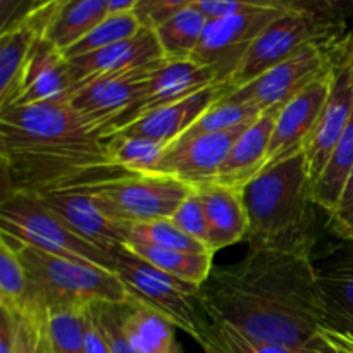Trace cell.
Segmentation results:
<instances>
[{
	"label": "cell",
	"instance_id": "16",
	"mask_svg": "<svg viewBox=\"0 0 353 353\" xmlns=\"http://www.w3.org/2000/svg\"><path fill=\"white\" fill-rule=\"evenodd\" d=\"M223 79L228 78L216 69L199 64L192 59H186V61L162 59L152 68L147 81V90H145L141 100L131 110L130 116L124 119V123L119 128H116L112 133L133 123L137 117L148 112V110L188 99V97L195 95V93L202 92V90L209 88L210 85L223 81Z\"/></svg>",
	"mask_w": 353,
	"mask_h": 353
},
{
	"label": "cell",
	"instance_id": "27",
	"mask_svg": "<svg viewBox=\"0 0 353 353\" xmlns=\"http://www.w3.org/2000/svg\"><path fill=\"white\" fill-rule=\"evenodd\" d=\"M353 168V112L343 134L338 140L326 168L321 172L319 179L312 188L314 205L326 210L327 216L336 209L340 196L343 193L345 183Z\"/></svg>",
	"mask_w": 353,
	"mask_h": 353
},
{
	"label": "cell",
	"instance_id": "37",
	"mask_svg": "<svg viewBox=\"0 0 353 353\" xmlns=\"http://www.w3.org/2000/svg\"><path fill=\"white\" fill-rule=\"evenodd\" d=\"M195 2L196 0H140L133 14L141 28L155 31L176 14L195 6Z\"/></svg>",
	"mask_w": 353,
	"mask_h": 353
},
{
	"label": "cell",
	"instance_id": "24",
	"mask_svg": "<svg viewBox=\"0 0 353 353\" xmlns=\"http://www.w3.org/2000/svg\"><path fill=\"white\" fill-rule=\"evenodd\" d=\"M317 283L330 326L353 334V255L317 268Z\"/></svg>",
	"mask_w": 353,
	"mask_h": 353
},
{
	"label": "cell",
	"instance_id": "39",
	"mask_svg": "<svg viewBox=\"0 0 353 353\" xmlns=\"http://www.w3.org/2000/svg\"><path fill=\"white\" fill-rule=\"evenodd\" d=\"M300 353H353V334L326 326L302 348Z\"/></svg>",
	"mask_w": 353,
	"mask_h": 353
},
{
	"label": "cell",
	"instance_id": "46",
	"mask_svg": "<svg viewBox=\"0 0 353 353\" xmlns=\"http://www.w3.org/2000/svg\"><path fill=\"white\" fill-rule=\"evenodd\" d=\"M140 0H109L110 14L116 12H133Z\"/></svg>",
	"mask_w": 353,
	"mask_h": 353
},
{
	"label": "cell",
	"instance_id": "12",
	"mask_svg": "<svg viewBox=\"0 0 353 353\" xmlns=\"http://www.w3.org/2000/svg\"><path fill=\"white\" fill-rule=\"evenodd\" d=\"M37 196L45 207L57 214L74 233L85 238L109 257L128 243V224L109 219L81 183L30 193Z\"/></svg>",
	"mask_w": 353,
	"mask_h": 353
},
{
	"label": "cell",
	"instance_id": "5",
	"mask_svg": "<svg viewBox=\"0 0 353 353\" xmlns=\"http://www.w3.org/2000/svg\"><path fill=\"white\" fill-rule=\"evenodd\" d=\"M81 186L109 219L123 224L171 217L193 188L179 179L159 174L114 171Z\"/></svg>",
	"mask_w": 353,
	"mask_h": 353
},
{
	"label": "cell",
	"instance_id": "1",
	"mask_svg": "<svg viewBox=\"0 0 353 353\" xmlns=\"http://www.w3.org/2000/svg\"><path fill=\"white\" fill-rule=\"evenodd\" d=\"M312 226L250 245L234 264L214 268L200 286V305L214 319L265 343L302 350L330 326L312 261Z\"/></svg>",
	"mask_w": 353,
	"mask_h": 353
},
{
	"label": "cell",
	"instance_id": "9",
	"mask_svg": "<svg viewBox=\"0 0 353 353\" xmlns=\"http://www.w3.org/2000/svg\"><path fill=\"white\" fill-rule=\"evenodd\" d=\"M350 28L316 12L283 14L272 21L252 43L236 71L228 79V88L230 92L240 88L292 55L299 54L310 43L340 37Z\"/></svg>",
	"mask_w": 353,
	"mask_h": 353
},
{
	"label": "cell",
	"instance_id": "43",
	"mask_svg": "<svg viewBox=\"0 0 353 353\" xmlns=\"http://www.w3.org/2000/svg\"><path fill=\"white\" fill-rule=\"evenodd\" d=\"M0 353H19L16 316L3 309H0Z\"/></svg>",
	"mask_w": 353,
	"mask_h": 353
},
{
	"label": "cell",
	"instance_id": "7",
	"mask_svg": "<svg viewBox=\"0 0 353 353\" xmlns=\"http://www.w3.org/2000/svg\"><path fill=\"white\" fill-rule=\"evenodd\" d=\"M348 33L316 41L292 55L281 64L265 71L254 81L228 92L226 99L247 102L257 107L262 114L279 110L286 102L302 93L327 72L334 71L343 59L348 45Z\"/></svg>",
	"mask_w": 353,
	"mask_h": 353
},
{
	"label": "cell",
	"instance_id": "32",
	"mask_svg": "<svg viewBox=\"0 0 353 353\" xmlns=\"http://www.w3.org/2000/svg\"><path fill=\"white\" fill-rule=\"evenodd\" d=\"M169 145L141 137H109V157L116 168L134 174H152Z\"/></svg>",
	"mask_w": 353,
	"mask_h": 353
},
{
	"label": "cell",
	"instance_id": "30",
	"mask_svg": "<svg viewBox=\"0 0 353 353\" xmlns=\"http://www.w3.org/2000/svg\"><path fill=\"white\" fill-rule=\"evenodd\" d=\"M196 343L202 347L203 353H300L281 345L255 340L238 327L209 317L207 314Z\"/></svg>",
	"mask_w": 353,
	"mask_h": 353
},
{
	"label": "cell",
	"instance_id": "22",
	"mask_svg": "<svg viewBox=\"0 0 353 353\" xmlns=\"http://www.w3.org/2000/svg\"><path fill=\"white\" fill-rule=\"evenodd\" d=\"M121 330L126 340L141 353H183L174 323L145 302L123 305Z\"/></svg>",
	"mask_w": 353,
	"mask_h": 353
},
{
	"label": "cell",
	"instance_id": "8",
	"mask_svg": "<svg viewBox=\"0 0 353 353\" xmlns=\"http://www.w3.org/2000/svg\"><path fill=\"white\" fill-rule=\"evenodd\" d=\"M112 261L114 272L138 296V300L157 309L171 319L178 330L199 341L205 319L199 299L200 286L181 281L154 268L128 247L114 252Z\"/></svg>",
	"mask_w": 353,
	"mask_h": 353
},
{
	"label": "cell",
	"instance_id": "48",
	"mask_svg": "<svg viewBox=\"0 0 353 353\" xmlns=\"http://www.w3.org/2000/svg\"><path fill=\"white\" fill-rule=\"evenodd\" d=\"M352 28H353V24H352Z\"/></svg>",
	"mask_w": 353,
	"mask_h": 353
},
{
	"label": "cell",
	"instance_id": "11",
	"mask_svg": "<svg viewBox=\"0 0 353 353\" xmlns=\"http://www.w3.org/2000/svg\"><path fill=\"white\" fill-rule=\"evenodd\" d=\"M283 14L286 12L257 9L209 19L192 61L216 69L230 79L259 34Z\"/></svg>",
	"mask_w": 353,
	"mask_h": 353
},
{
	"label": "cell",
	"instance_id": "38",
	"mask_svg": "<svg viewBox=\"0 0 353 353\" xmlns=\"http://www.w3.org/2000/svg\"><path fill=\"white\" fill-rule=\"evenodd\" d=\"M97 316H99L100 324H102L103 331H105L107 338L110 341L114 353H141L138 352L121 330V312H123V305H110V303H95Z\"/></svg>",
	"mask_w": 353,
	"mask_h": 353
},
{
	"label": "cell",
	"instance_id": "41",
	"mask_svg": "<svg viewBox=\"0 0 353 353\" xmlns=\"http://www.w3.org/2000/svg\"><path fill=\"white\" fill-rule=\"evenodd\" d=\"M86 350L88 353H114L109 338L97 316L95 303L86 309Z\"/></svg>",
	"mask_w": 353,
	"mask_h": 353
},
{
	"label": "cell",
	"instance_id": "36",
	"mask_svg": "<svg viewBox=\"0 0 353 353\" xmlns=\"http://www.w3.org/2000/svg\"><path fill=\"white\" fill-rule=\"evenodd\" d=\"M171 219L174 221V224H178V226L181 228L186 234H190L192 238H195L196 241H200L202 245H205V247L210 250L209 223H207L205 210H203V205H202V202H200L199 195H196L195 188H193V192L190 193L185 200H183L181 205L174 210V214L171 216Z\"/></svg>",
	"mask_w": 353,
	"mask_h": 353
},
{
	"label": "cell",
	"instance_id": "29",
	"mask_svg": "<svg viewBox=\"0 0 353 353\" xmlns=\"http://www.w3.org/2000/svg\"><path fill=\"white\" fill-rule=\"evenodd\" d=\"M207 23L209 19L205 14L200 12L196 7H188L159 26L155 34L161 43L164 59L168 61L192 59L193 52L196 50L202 40Z\"/></svg>",
	"mask_w": 353,
	"mask_h": 353
},
{
	"label": "cell",
	"instance_id": "6",
	"mask_svg": "<svg viewBox=\"0 0 353 353\" xmlns=\"http://www.w3.org/2000/svg\"><path fill=\"white\" fill-rule=\"evenodd\" d=\"M0 231L50 255L114 271L112 257L74 233L30 193L6 192L0 205Z\"/></svg>",
	"mask_w": 353,
	"mask_h": 353
},
{
	"label": "cell",
	"instance_id": "47",
	"mask_svg": "<svg viewBox=\"0 0 353 353\" xmlns=\"http://www.w3.org/2000/svg\"><path fill=\"white\" fill-rule=\"evenodd\" d=\"M350 31H352V37H353V28H350Z\"/></svg>",
	"mask_w": 353,
	"mask_h": 353
},
{
	"label": "cell",
	"instance_id": "44",
	"mask_svg": "<svg viewBox=\"0 0 353 353\" xmlns=\"http://www.w3.org/2000/svg\"><path fill=\"white\" fill-rule=\"evenodd\" d=\"M350 216H353V168L348 174L347 183H345L343 193H341L336 209L333 210V214H330V224L341 223Z\"/></svg>",
	"mask_w": 353,
	"mask_h": 353
},
{
	"label": "cell",
	"instance_id": "26",
	"mask_svg": "<svg viewBox=\"0 0 353 353\" xmlns=\"http://www.w3.org/2000/svg\"><path fill=\"white\" fill-rule=\"evenodd\" d=\"M45 334L50 353H88L86 350V309L79 303L43 307Z\"/></svg>",
	"mask_w": 353,
	"mask_h": 353
},
{
	"label": "cell",
	"instance_id": "40",
	"mask_svg": "<svg viewBox=\"0 0 353 353\" xmlns=\"http://www.w3.org/2000/svg\"><path fill=\"white\" fill-rule=\"evenodd\" d=\"M312 12L321 14L338 24H353V0H305Z\"/></svg>",
	"mask_w": 353,
	"mask_h": 353
},
{
	"label": "cell",
	"instance_id": "34",
	"mask_svg": "<svg viewBox=\"0 0 353 353\" xmlns=\"http://www.w3.org/2000/svg\"><path fill=\"white\" fill-rule=\"evenodd\" d=\"M141 30V24L134 17L133 12H116L109 14L97 28H93L86 37H83L78 43L65 48L62 54L65 59L81 57L92 52L102 50L110 45L123 41L126 38L134 37Z\"/></svg>",
	"mask_w": 353,
	"mask_h": 353
},
{
	"label": "cell",
	"instance_id": "19",
	"mask_svg": "<svg viewBox=\"0 0 353 353\" xmlns=\"http://www.w3.org/2000/svg\"><path fill=\"white\" fill-rule=\"evenodd\" d=\"M74 86L76 81L71 74L68 59L55 45L40 38L34 45L21 83L19 95L12 105H31L50 100L68 102L74 92Z\"/></svg>",
	"mask_w": 353,
	"mask_h": 353
},
{
	"label": "cell",
	"instance_id": "20",
	"mask_svg": "<svg viewBox=\"0 0 353 353\" xmlns=\"http://www.w3.org/2000/svg\"><path fill=\"white\" fill-rule=\"evenodd\" d=\"M276 112L278 110H268L261 114L243 131V134L231 147L214 183L241 190L248 181L264 171L269 143H271L272 130H274Z\"/></svg>",
	"mask_w": 353,
	"mask_h": 353
},
{
	"label": "cell",
	"instance_id": "18",
	"mask_svg": "<svg viewBox=\"0 0 353 353\" xmlns=\"http://www.w3.org/2000/svg\"><path fill=\"white\" fill-rule=\"evenodd\" d=\"M162 59H164V54H162L155 31L141 28L134 37L117 41L102 50L68 59V61L72 78L76 85H79L81 81L99 78V76L145 68Z\"/></svg>",
	"mask_w": 353,
	"mask_h": 353
},
{
	"label": "cell",
	"instance_id": "28",
	"mask_svg": "<svg viewBox=\"0 0 353 353\" xmlns=\"http://www.w3.org/2000/svg\"><path fill=\"white\" fill-rule=\"evenodd\" d=\"M126 247L154 268L196 286H202L214 269V254L168 250V248H155L148 245H126Z\"/></svg>",
	"mask_w": 353,
	"mask_h": 353
},
{
	"label": "cell",
	"instance_id": "10",
	"mask_svg": "<svg viewBox=\"0 0 353 353\" xmlns=\"http://www.w3.org/2000/svg\"><path fill=\"white\" fill-rule=\"evenodd\" d=\"M155 64L81 81L69 97V107L90 128L109 137L141 100Z\"/></svg>",
	"mask_w": 353,
	"mask_h": 353
},
{
	"label": "cell",
	"instance_id": "2",
	"mask_svg": "<svg viewBox=\"0 0 353 353\" xmlns=\"http://www.w3.org/2000/svg\"><path fill=\"white\" fill-rule=\"evenodd\" d=\"M0 157L7 192L17 193L121 171L109 157V137L90 128L62 100L0 109Z\"/></svg>",
	"mask_w": 353,
	"mask_h": 353
},
{
	"label": "cell",
	"instance_id": "45",
	"mask_svg": "<svg viewBox=\"0 0 353 353\" xmlns=\"http://www.w3.org/2000/svg\"><path fill=\"white\" fill-rule=\"evenodd\" d=\"M334 230V233L338 234V236H341L343 240L350 241L353 245V216L348 217V219L341 221V223H334L331 224Z\"/></svg>",
	"mask_w": 353,
	"mask_h": 353
},
{
	"label": "cell",
	"instance_id": "14",
	"mask_svg": "<svg viewBox=\"0 0 353 353\" xmlns=\"http://www.w3.org/2000/svg\"><path fill=\"white\" fill-rule=\"evenodd\" d=\"M353 112V37L348 33V45L343 59L334 72L333 88L312 133L303 145V155L309 169L312 188L326 168L338 140L343 134Z\"/></svg>",
	"mask_w": 353,
	"mask_h": 353
},
{
	"label": "cell",
	"instance_id": "21",
	"mask_svg": "<svg viewBox=\"0 0 353 353\" xmlns=\"http://www.w3.org/2000/svg\"><path fill=\"white\" fill-rule=\"evenodd\" d=\"M195 192L205 210L214 254L247 240L248 217L240 190L209 183L195 188Z\"/></svg>",
	"mask_w": 353,
	"mask_h": 353
},
{
	"label": "cell",
	"instance_id": "33",
	"mask_svg": "<svg viewBox=\"0 0 353 353\" xmlns=\"http://www.w3.org/2000/svg\"><path fill=\"white\" fill-rule=\"evenodd\" d=\"M261 110L255 105L247 102H238L230 100L226 97H221L214 105H210L178 140H188V138L200 137V134L219 133V131L233 130L245 123L257 119L261 116ZM176 140V141H178Z\"/></svg>",
	"mask_w": 353,
	"mask_h": 353
},
{
	"label": "cell",
	"instance_id": "3",
	"mask_svg": "<svg viewBox=\"0 0 353 353\" xmlns=\"http://www.w3.org/2000/svg\"><path fill=\"white\" fill-rule=\"evenodd\" d=\"M248 243H271L312 226V183L303 152L265 168L240 190Z\"/></svg>",
	"mask_w": 353,
	"mask_h": 353
},
{
	"label": "cell",
	"instance_id": "35",
	"mask_svg": "<svg viewBox=\"0 0 353 353\" xmlns=\"http://www.w3.org/2000/svg\"><path fill=\"white\" fill-rule=\"evenodd\" d=\"M45 309L37 303L26 314L16 316L17 350L19 353H50L45 334Z\"/></svg>",
	"mask_w": 353,
	"mask_h": 353
},
{
	"label": "cell",
	"instance_id": "31",
	"mask_svg": "<svg viewBox=\"0 0 353 353\" xmlns=\"http://www.w3.org/2000/svg\"><path fill=\"white\" fill-rule=\"evenodd\" d=\"M126 245H148L155 248H168V250L193 252V254H212L205 245L196 241L186 234L171 217L134 223L128 228Z\"/></svg>",
	"mask_w": 353,
	"mask_h": 353
},
{
	"label": "cell",
	"instance_id": "25",
	"mask_svg": "<svg viewBox=\"0 0 353 353\" xmlns=\"http://www.w3.org/2000/svg\"><path fill=\"white\" fill-rule=\"evenodd\" d=\"M26 268L14 245L0 234V309L21 316L37 305Z\"/></svg>",
	"mask_w": 353,
	"mask_h": 353
},
{
	"label": "cell",
	"instance_id": "23",
	"mask_svg": "<svg viewBox=\"0 0 353 353\" xmlns=\"http://www.w3.org/2000/svg\"><path fill=\"white\" fill-rule=\"evenodd\" d=\"M110 14L109 0H59L43 38L64 52Z\"/></svg>",
	"mask_w": 353,
	"mask_h": 353
},
{
	"label": "cell",
	"instance_id": "4",
	"mask_svg": "<svg viewBox=\"0 0 353 353\" xmlns=\"http://www.w3.org/2000/svg\"><path fill=\"white\" fill-rule=\"evenodd\" d=\"M2 236H6L19 254L31 279L34 300L41 307L61 303L133 305L141 302L114 271L50 255L7 234Z\"/></svg>",
	"mask_w": 353,
	"mask_h": 353
},
{
	"label": "cell",
	"instance_id": "42",
	"mask_svg": "<svg viewBox=\"0 0 353 353\" xmlns=\"http://www.w3.org/2000/svg\"><path fill=\"white\" fill-rule=\"evenodd\" d=\"M38 0H0V33L17 23Z\"/></svg>",
	"mask_w": 353,
	"mask_h": 353
},
{
	"label": "cell",
	"instance_id": "15",
	"mask_svg": "<svg viewBox=\"0 0 353 353\" xmlns=\"http://www.w3.org/2000/svg\"><path fill=\"white\" fill-rule=\"evenodd\" d=\"M334 72L336 69L314 81L276 112L265 168L276 165L303 150V145L312 133L333 88Z\"/></svg>",
	"mask_w": 353,
	"mask_h": 353
},
{
	"label": "cell",
	"instance_id": "13",
	"mask_svg": "<svg viewBox=\"0 0 353 353\" xmlns=\"http://www.w3.org/2000/svg\"><path fill=\"white\" fill-rule=\"evenodd\" d=\"M254 121L233 128V130L174 141L164 152L152 174L179 179L192 188L214 183L234 141Z\"/></svg>",
	"mask_w": 353,
	"mask_h": 353
},
{
	"label": "cell",
	"instance_id": "17",
	"mask_svg": "<svg viewBox=\"0 0 353 353\" xmlns=\"http://www.w3.org/2000/svg\"><path fill=\"white\" fill-rule=\"evenodd\" d=\"M228 92H230L228 79H223V81L214 83L209 88L202 90V92L195 93L188 99L148 110V112L137 117L133 123L121 128L119 131L112 134L141 137L165 145H172L210 105H214Z\"/></svg>",
	"mask_w": 353,
	"mask_h": 353
}]
</instances>
